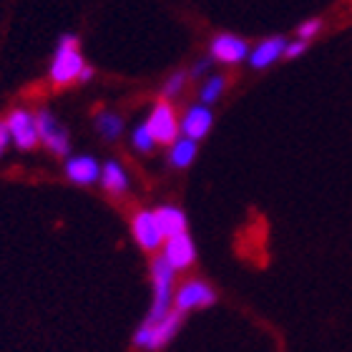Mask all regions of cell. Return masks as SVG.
Listing matches in <instances>:
<instances>
[{
  "label": "cell",
  "instance_id": "obj_18",
  "mask_svg": "<svg viewBox=\"0 0 352 352\" xmlns=\"http://www.w3.org/2000/svg\"><path fill=\"white\" fill-rule=\"evenodd\" d=\"M224 91H227V76L221 74L206 76L204 81H201V86H199V103L214 106L224 96Z\"/></svg>",
  "mask_w": 352,
  "mask_h": 352
},
{
  "label": "cell",
  "instance_id": "obj_7",
  "mask_svg": "<svg viewBox=\"0 0 352 352\" xmlns=\"http://www.w3.org/2000/svg\"><path fill=\"white\" fill-rule=\"evenodd\" d=\"M146 126L151 136L156 139V144H162V146H171L176 139H179V118H176V111L171 106V101H156L154 109L148 111V118H146Z\"/></svg>",
  "mask_w": 352,
  "mask_h": 352
},
{
  "label": "cell",
  "instance_id": "obj_9",
  "mask_svg": "<svg viewBox=\"0 0 352 352\" xmlns=\"http://www.w3.org/2000/svg\"><path fill=\"white\" fill-rule=\"evenodd\" d=\"M131 234L144 252H159L164 250V242H166V236H164L162 227H159V219H156V214L151 209H141V212L133 214Z\"/></svg>",
  "mask_w": 352,
  "mask_h": 352
},
{
  "label": "cell",
  "instance_id": "obj_12",
  "mask_svg": "<svg viewBox=\"0 0 352 352\" xmlns=\"http://www.w3.org/2000/svg\"><path fill=\"white\" fill-rule=\"evenodd\" d=\"M162 254L166 257V262H169L176 272H186L197 262V244H194L189 232H184V234L169 236V239L164 242Z\"/></svg>",
  "mask_w": 352,
  "mask_h": 352
},
{
  "label": "cell",
  "instance_id": "obj_4",
  "mask_svg": "<svg viewBox=\"0 0 352 352\" xmlns=\"http://www.w3.org/2000/svg\"><path fill=\"white\" fill-rule=\"evenodd\" d=\"M38 133H41V144L45 146V151L58 159H68L74 154V144H71V133L63 124H60L56 113L51 109H38Z\"/></svg>",
  "mask_w": 352,
  "mask_h": 352
},
{
  "label": "cell",
  "instance_id": "obj_2",
  "mask_svg": "<svg viewBox=\"0 0 352 352\" xmlns=\"http://www.w3.org/2000/svg\"><path fill=\"white\" fill-rule=\"evenodd\" d=\"M86 58L81 53V41L76 33H63L56 43V51H53L51 68H48V78H51L53 86H71V83H78L83 68H86Z\"/></svg>",
  "mask_w": 352,
  "mask_h": 352
},
{
  "label": "cell",
  "instance_id": "obj_20",
  "mask_svg": "<svg viewBox=\"0 0 352 352\" xmlns=\"http://www.w3.org/2000/svg\"><path fill=\"white\" fill-rule=\"evenodd\" d=\"M131 146L133 151H139V154H151L159 144H156V139L151 136V131H148V126L146 124H139V126H133V131H131Z\"/></svg>",
  "mask_w": 352,
  "mask_h": 352
},
{
  "label": "cell",
  "instance_id": "obj_24",
  "mask_svg": "<svg viewBox=\"0 0 352 352\" xmlns=\"http://www.w3.org/2000/svg\"><path fill=\"white\" fill-rule=\"evenodd\" d=\"M13 146V139H10V131H8V124L0 121V159L8 154V148Z\"/></svg>",
  "mask_w": 352,
  "mask_h": 352
},
{
  "label": "cell",
  "instance_id": "obj_17",
  "mask_svg": "<svg viewBox=\"0 0 352 352\" xmlns=\"http://www.w3.org/2000/svg\"><path fill=\"white\" fill-rule=\"evenodd\" d=\"M94 126H96V131L101 133V139L103 141H118L121 136H124V118L118 116L116 111H109V109H101L98 113L94 116Z\"/></svg>",
  "mask_w": 352,
  "mask_h": 352
},
{
  "label": "cell",
  "instance_id": "obj_11",
  "mask_svg": "<svg viewBox=\"0 0 352 352\" xmlns=\"http://www.w3.org/2000/svg\"><path fill=\"white\" fill-rule=\"evenodd\" d=\"M63 174L76 186H94L101 182V164L91 154H71L63 164Z\"/></svg>",
  "mask_w": 352,
  "mask_h": 352
},
{
  "label": "cell",
  "instance_id": "obj_22",
  "mask_svg": "<svg viewBox=\"0 0 352 352\" xmlns=\"http://www.w3.org/2000/svg\"><path fill=\"white\" fill-rule=\"evenodd\" d=\"M212 68H214V60L209 58V56H204V58H197L189 68V78H194V81H199V78H206V76H212Z\"/></svg>",
  "mask_w": 352,
  "mask_h": 352
},
{
  "label": "cell",
  "instance_id": "obj_25",
  "mask_svg": "<svg viewBox=\"0 0 352 352\" xmlns=\"http://www.w3.org/2000/svg\"><path fill=\"white\" fill-rule=\"evenodd\" d=\"M94 76H96V71L91 66H86L83 68V74H81V78H78V83H91L94 81Z\"/></svg>",
  "mask_w": 352,
  "mask_h": 352
},
{
  "label": "cell",
  "instance_id": "obj_6",
  "mask_svg": "<svg viewBox=\"0 0 352 352\" xmlns=\"http://www.w3.org/2000/svg\"><path fill=\"white\" fill-rule=\"evenodd\" d=\"M217 300H219V294H217V289H214L206 279L191 277L176 289L174 309H179V312H184V315H189V312H197V309L214 307Z\"/></svg>",
  "mask_w": 352,
  "mask_h": 352
},
{
  "label": "cell",
  "instance_id": "obj_1",
  "mask_svg": "<svg viewBox=\"0 0 352 352\" xmlns=\"http://www.w3.org/2000/svg\"><path fill=\"white\" fill-rule=\"evenodd\" d=\"M176 270L166 262L164 254H156L151 259V305L144 317V324L162 322L164 317L174 309V294H176Z\"/></svg>",
  "mask_w": 352,
  "mask_h": 352
},
{
  "label": "cell",
  "instance_id": "obj_13",
  "mask_svg": "<svg viewBox=\"0 0 352 352\" xmlns=\"http://www.w3.org/2000/svg\"><path fill=\"white\" fill-rule=\"evenodd\" d=\"M287 41L285 36H267L262 38L254 48H252L250 53V66L254 68V71H267V68H272L277 60L285 58V48H287Z\"/></svg>",
  "mask_w": 352,
  "mask_h": 352
},
{
  "label": "cell",
  "instance_id": "obj_16",
  "mask_svg": "<svg viewBox=\"0 0 352 352\" xmlns=\"http://www.w3.org/2000/svg\"><path fill=\"white\" fill-rule=\"evenodd\" d=\"M197 156H199V141H191V139H186V136H179V139L169 146L166 162H169L171 169L184 171L197 162Z\"/></svg>",
  "mask_w": 352,
  "mask_h": 352
},
{
  "label": "cell",
  "instance_id": "obj_5",
  "mask_svg": "<svg viewBox=\"0 0 352 352\" xmlns=\"http://www.w3.org/2000/svg\"><path fill=\"white\" fill-rule=\"evenodd\" d=\"M6 124H8V131H10V139H13V146L18 151H33L41 144L36 111L15 106V109L8 111Z\"/></svg>",
  "mask_w": 352,
  "mask_h": 352
},
{
  "label": "cell",
  "instance_id": "obj_8",
  "mask_svg": "<svg viewBox=\"0 0 352 352\" xmlns=\"http://www.w3.org/2000/svg\"><path fill=\"white\" fill-rule=\"evenodd\" d=\"M250 43L234 33H217L209 43V58L221 66H239L250 58Z\"/></svg>",
  "mask_w": 352,
  "mask_h": 352
},
{
  "label": "cell",
  "instance_id": "obj_15",
  "mask_svg": "<svg viewBox=\"0 0 352 352\" xmlns=\"http://www.w3.org/2000/svg\"><path fill=\"white\" fill-rule=\"evenodd\" d=\"M154 214H156V219H159V227H162V232H164L166 239H169V236L189 232V219H186V214H184L182 206L162 204V206H156Z\"/></svg>",
  "mask_w": 352,
  "mask_h": 352
},
{
  "label": "cell",
  "instance_id": "obj_23",
  "mask_svg": "<svg viewBox=\"0 0 352 352\" xmlns=\"http://www.w3.org/2000/svg\"><path fill=\"white\" fill-rule=\"evenodd\" d=\"M309 48L307 41H300V38H294V41H289L285 48V58L287 60H294V58H300V56H305Z\"/></svg>",
  "mask_w": 352,
  "mask_h": 352
},
{
  "label": "cell",
  "instance_id": "obj_21",
  "mask_svg": "<svg viewBox=\"0 0 352 352\" xmlns=\"http://www.w3.org/2000/svg\"><path fill=\"white\" fill-rule=\"evenodd\" d=\"M324 30V21L322 18H307V21H302L300 25H297V30H294V36L300 38V41H312V38H317L320 33Z\"/></svg>",
  "mask_w": 352,
  "mask_h": 352
},
{
  "label": "cell",
  "instance_id": "obj_14",
  "mask_svg": "<svg viewBox=\"0 0 352 352\" xmlns=\"http://www.w3.org/2000/svg\"><path fill=\"white\" fill-rule=\"evenodd\" d=\"M103 191H109L111 197H126L131 191V176L124 169V164L116 162V159H109V162L101 164V182Z\"/></svg>",
  "mask_w": 352,
  "mask_h": 352
},
{
  "label": "cell",
  "instance_id": "obj_3",
  "mask_svg": "<svg viewBox=\"0 0 352 352\" xmlns=\"http://www.w3.org/2000/svg\"><path fill=\"white\" fill-rule=\"evenodd\" d=\"M184 320H186L184 312L171 309L162 322H156V324L141 322L139 327H136V332H133V338H131L133 347H139V350H144V352H162L164 347H169L171 342H174L176 335L182 332Z\"/></svg>",
  "mask_w": 352,
  "mask_h": 352
},
{
  "label": "cell",
  "instance_id": "obj_10",
  "mask_svg": "<svg viewBox=\"0 0 352 352\" xmlns=\"http://www.w3.org/2000/svg\"><path fill=\"white\" fill-rule=\"evenodd\" d=\"M179 129L182 136L191 141H201L209 136V131L214 129V111L212 106L204 103H191L189 109L184 111V116L179 118Z\"/></svg>",
  "mask_w": 352,
  "mask_h": 352
},
{
  "label": "cell",
  "instance_id": "obj_19",
  "mask_svg": "<svg viewBox=\"0 0 352 352\" xmlns=\"http://www.w3.org/2000/svg\"><path fill=\"white\" fill-rule=\"evenodd\" d=\"M186 83H189V71H174V74L166 76V81L162 83V96L164 101H174L186 91Z\"/></svg>",
  "mask_w": 352,
  "mask_h": 352
}]
</instances>
